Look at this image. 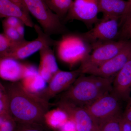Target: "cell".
<instances>
[{
	"label": "cell",
	"instance_id": "obj_1",
	"mask_svg": "<svg viewBox=\"0 0 131 131\" xmlns=\"http://www.w3.org/2000/svg\"><path fill=\"white\" fill-rule=\"evenodd\" d=\"M3 86L8 99L9 112L16 123L46 125L45 114L52 106V103L27 91L20 81Z\"/></svg>",
	"mask_w": 131,
	"mask_h": 131
},
{
	"label": "cell",
	"instance_id": "obj_2",
	"mask_svg": "<svg viewBox=\"0 0 131 131\" xmlns=\"http://www.w3.org/2000/svg\"><path fill=\"white\" fill-rule=\"evenodd\" d=\"M89 75H80L68 89L59 95V100L85 107L112 91L114 78Z\"/></svg>",
	"mask_w": 131,
	"mask_h": 131
},
{
	"label": "cell",
	"instance_id": "obj_3",
	"mask_svg": "<svg viewBox=\"0 0 131 131\" xmlns=\"http://www.w3.org/2000/svg\"><path fill=\"white\" fill-rule=\"evenodd\" d=\"M55 46L59 59L71 67L81 63L92 50L91 45L81 33L63 34Z\"/></svg>",
	"mask_w": 131,
	"mask_h": 131
},
{
	"label": "cell",
	"instance_id": "obj_4",
	"mask_svg": "<svg viewBox=\"0 0 131 131\" xmlns=\"http://www.w3.org/2000/svg\"><path fill=\"white\" fill-rule=\"evenodd\" d=\"M30 14L36 19L45 33L50 36L68 32L60 17L44 0H20Z\"/></svg>",
	"mask_w": 131,
	"mask_h": 131
},
{
	"label": "cell",
	"instance_id": "obj_5",
	"mask_svg": "<svg viewBox=\"0 0 131 131\" xmlns=\"http://www.w3.org/2000/svg\"><path fill=\"white\" fill-rule=\"evenodd\" d=\"M129 40H121L102 42L91 46L92 50L81 63L82 74L90 72L110 60L122 51Z\"/></svg>",
	"mask_w": 131,
	"mask_h": 131
},
{
	"label": "cell",
	"instance_id": "obj_6",
	"mask_svg": "<svg viewBox=\"0 0 131 131\" xmlns=\"http://www.w3.org/2000/svg\"><path fill=\"white\" fill-rule=\"evenodd\" d=\"M35 31L38 34L37 38L32 41L25 42L12 50L0 55V59L12 58L17 60H21L30 56L43 47L47 46H55L57 40H54L50 36L46 34L41 27L35 24Z\"/></svg>",
	"mask_w": 131,
	"mask_h": 131
},
{
	"label": "cell",
	"instance_id": "obj_7",
	"mask_svg": "<svg viewBox=\"0 0 131 131\" xmlns=\"http://www.w3.org/2000/svg\"><path fill=\"white\" fill-rule=\"evenodd\" d=\"M52 104L67 114L69 119L74 122L77 131H99V125L86 108L62 100Z\"/></svg>",
	"mask_w": 131,
	"mask_h": 131
},
{
	"label": "cell",
	"instance_id": "obj_8",
	"mask_svg": "<svg viewBox=\"0 0 131 131\" xmlns=\"http://www.w3.org/2000/svg\"><path fill=\"white\" fill-rule=\"evenodd\" d=\"M121 22L119 19L102 18L89 31L82 33V35L91 46L116 40L119 34Z\"/></svg>",
	"mask_w": 131,
	"mask_h": 131
},
{
	"label": "cell",
	"instance_id": "obj_9",
	"mask_svg": "<svg viewBox=\"0 0 131 131\" xmlns=\"http://www.w3.org/2000/svg\"><path fill=\"white\" fill-rule=\"evenodd\" d=\"M100 13L98 0H74L63 23L79 20L90 28L100 21L98 18Z\"/></svg>",
	"mask_w": 131,
	"mask_h": 131
},
{
	"label": "cell",
	"instance_id": "obj_10",
	"mask_svg": "<svg viewBox=\"0 0 131 131\" xmlns=\"http://www.w3.org/2000/svg\"><path fill=\"white\" fill-rule=\"evenodd\" d=\"M121 101L112 91L84 107L100 126L104 121L121 113Z\"/></svg>",
	"mask_w": 131,
	"mask_h": 131
},
{
	"label": "cell",
	"instance_id": "obj_11",
	"mask_svg": "<svg viewBox=\"0 0 131 131\" xmlns=\"http://www.w3.org/2000/svg\"><path fill=\"white\" fill-rule=\"evenodd\" d=\"M81 74L79 68L72 71H64L59 70L49 81L48 86L37 95L49 102L52 98L68 89Z\"/></svg>",
	"mask_w": 131,
	"mask_h": 131
},
{
	"label": "cell",
	"instance_id": "obj_12",
	"mask_svg": "<svg viewBox=\"0 0 131 131\" xmlns=\"http://www.w3.org/2000/svg\"><path fill=\"white\" fill-rule=\"evenodd\" d=\"M131 57V41L122 51L110 60L90 72L88 74L114 78Z\"/></svg>",
	"mask_w": 131,
	"mask_h": 131
},
{
	"label": "cell",
	"instance_id": "obj_13",
	"mask_svg": "<svg viewBox=\"0 0 131 131\" xmlns=\"http://www.w3.org/2000/svg\"><path fill=\"white\" fill-rule=\"evenodd\" d=\"M30 14L20 0H0V17H15L24 22L27 26L34 27Z\"/></svg>",
	"mask_w": 131,
	"mask_h": 131
},
{
	"label": "cell",
	"instance_id": "obj_14",
	"mask_svg": "<svg viewBox=\"0 0 131 131\" xmlns=\"http://www.w3.org/2000/svg\"><path fill=\"white\" fill-rule=\"evenodd\" d=\"M112 92L121 101H128L130 98L131 57L114 77Z\"/></svg>",
	"mask_w": 131,
	"mask_h": 131
},
{
	"label": "cell",
	"instance_id": "obj_15",
	"mask_svg": "<svg viewBox=\"0 0 131 131\" xmlns=\"http://www.w3.org/2000/svg\"><path fill=\"white\" fill-rule=\"evenodd\" d=\"M27 65L13 59H0L1 77L11 82L20 81L25 77Z\"/></svg>",
	"mask_w": 131,
	"mask_h": 131
},
{
	"label": "cell",
	"instance_id": "obj_16",
	"mask_svg": "<svg viewBox=\"0 0 131 131\" xmlns=\"http://www.w3.org/2000/svg\"><path fill=\"white\" fill-rule=\"evenodd\" d=\"M40 63L38 69L39 74L46 82H49L59 69L54 52L51 47L47 46L39 51Z\"/></svg>",
	"mask_w": 131,
	"mask_h": 131
},
{
	"label": "cell",
	"instance_id": "obj_17",
	"mask_svg": "<svg viewBox=\"0 0 131 131\" xmlns=\"http://www.w3.org/2000/svg\"><path fill=\"white\" fill-rule=\"evenodd\" d=\"M20 81L25 89L36 95L47 86V82L39 74L37 68L30 64L28 63L25 77Z\"/></svg>",
	"mask_w": 131,
	"mask_h": 131
},
{
	"label": "cell",
	"instance_id": "obj_18",
	"mask_svg": "<svg viewBox=\"0 0 131 131\" xmlns=\"http://www.w3.org/2000/svg\"><path fill=\"white\" fill-rule=\"evenodd\" d=\"M100 13L102 18H116L122 21L128 6L125 0H98Z\"/></svg>",
	"mask_w": 131,
	"mask_h": 131
},
{
	"label": "cell",
	"instance_id": "obj_19",
	"mask_svg": "<svg viewBox=\"0 0 131 131\" xmlns=\"http://www.w3.org/2000/svg\"><path fill=\"white\" fill-rule=\"evenodd\" d=\"M69 119L67 114L58 107L49 110L45 115L46 125L55 129L62 127Z\"/></svg>",
	"mask_w": 131,
	"mask_h": 131
},
{
	"label": "cell",
	"instance_id": "obj_20",
	"mask_svg": "<svg viewBox=\"0 0 131 131\" xmlns=\"http://www.w3.org/2000/svg\"><path fill=\"white\" fill-rule=\"evenodd\" d=\"M73 0H47V5L63 22Z\"/></svg>",
	"mask_w": 131,
	"mask_h": 131
},
{
	"label": "cell",
	"instance_id": "obj_21",
	"mask_svg": "<svg viewBox=\"0 0 131 131\" xmlns=\"http://www.w3.org/2000/svg\"><path fill=\"white\" fill-rule=\"evenodd\" d=\"M121 113L107 120L99 126V131H121Z\"/></svg>",
	"mask_w": 131,
	"mask_h": 131
},
{
	"label": "cell",
	"instance_id": "obj_22",
	"mask_svg": "<svg viewBox=\"0 0 131 131\" xmlns=\"http://www.w3.org/2000/svg\"><path fill=\"white\" fill-rule=\"evenodd\" d=\"M0 88V117H10L9 103L3 84L1 83Z\"/></svg>",
	"mask_w": 131,
	"mask_h": 131
},
{
	"label": "cell",
	"instance_id": "obj_23",
	"mask_svg": "<svg viewBox=\"0 0 131 131\" xmlns=\"http://www.w3.org/2000/svg\"><path fill=\"white\" fill-rule=\"evenodd\" d=\"M24 42L20 44L15 43L8 39L4 33H2L0 34V55L12 50Z\"/></svg>",
	"mask_w": 131,
	"mask_h": 131
},
{
	"label": "cell",
	"instance_id": "obj_24",
	"mask_svg": "<svg viewBox=\"0 0 131 131\" xmlns=\"http://www.w3.org/2000/svg\"><path fill=\"white\" fill-rule=\"evenodd\" d=\"M15 131H49L45 125L35 123H16Z\"/></svg>",
	"mask_w": 131,
	"mask_h": 131
},
{
	"label": "cell",
	"instance_id": "obj_25",
	"mask_svg": "<svg viewBox=\"0 0 131 131\" xmlns=\"http://www.w3.org/2000/svg\"><path fill=\"white\" fill-rule=\"evenodd\" d=\"M3 27L4 34L12 42L19 44L26 41L25 38L22 37L19 34L15 28L7 26H3Z\"/></svg>",
	"mask_w": 131,
	"mask_h": 131
},
{
	"label": "cell",
	"instance_id": "obj_26",
	"mask_svg": "<svg viewBox=\"0 0 131 131\" xmlns=\"http://www.w3.org/2000/svg\"><path fill=\"white\" fill-rule=\"evenodd\" d=\"M16 124L12 117H0V131H15Z\"/></svg>",
	"mask_w": 131,
	"mask_h": 131
},
{
	"label": "cell",
	"instance_id": "obj_27",
	"mask_svg": "<svg viewBox=\"0 0 131 131\" xmlns=\"http://www.w3.org/2000/svg\"><path fill=\"white\" fill-rule=\"evenodd\" d=\"M23 22L18 18L8 17L5 18L2 21L3 26H7L15 28L20 23Z\"/></svg>",
	"mask_w": 131,
	"mask_h": 131
},
{
	"label": "cell",
	"instance_id": "obj_28",
	"mask_svg": "<svg viewBox=\"0 0 131 131\" xmlns=\"http://www.w3.org/2000/svg\"><path fill=\"white\" fill-rule=\"evenodd\" d=\"M120 124L121 131H131V122L124 118L122 115Z\"/></svg>",
	"mask_w": 131,
	"mask_h": 131
},
{
	"label": "cell",
	"instance_id": "obj_29",
	"mask_svg": "<svg viewBox=\"0 0 131 131\" xmlns=\"http://www.w3.org/2000/svg\"><path fill=\"white\" fill-rule=\"evenodd\" d=\"M128 102L125 112L122 114V116L125 119L131 122V97Z\"/></svg>",
	"mask_w": 131,
	"mask_h": 131
},
{
	"label": "cell",
	"instance_id": "obj_30",
	"mask_svg": "<svg viewBox=\"0 0 131 131\" xmlns=\"http://www.w3.org/2000/svg\"><path fill=\"white\" fill-rule=\"evenodd\" d=\"M25 24L24 22H21L15 28L16 31L22 37L25 38Z\"/></svg>",
	"mask_w": 131,
	"mask_h": 131
},
{
	"label": "cell",
	"instance_id": "obj_31",
	"mask_svg": "<svg viewBox=\"0 0 131 131\" xmlns=\"http://www.w3.org/2000/svg\"><path fill=\"white\" fill-rule=\"evenodd\" d=\"M127 2H128V6H127V9L122 21H124V20L127 19V18H128V17H129L131 14V0H128Z\"/></svg>",
	"mask_w": 131,
	"mask_h": 131
},
{
	"label": "cell",
	"instance_id": "obj_32",
	"mask_svg": "<svg viewBox=\"0 0 131 131\" xmlns=\"http://www.w3.org/2000/svg\"><path fill=\"white\" fill-rule=\"evenodd\" d=\"M126 30V32L129 34L130 37H131V20L129 22L128 25L127 26Z\"/></svg>",
	"mask_w": 131,
	"mask_h": 131
},
{
	"label": "cell",
	"instance_id": "obj_33",
	"mask_svg": "<svg viewBox=\"0 0 131 131\" xmlns=\"http://www.w3.org/2000/svg\"><path fill=\"white\" fill-rule=\"evenodd\" d=\"M59 131H77L76 129H73V130H61Z\"/></svg>",
	"mask_w": 131,
	"mask_h": 131
},
{
	"label": "cell",
	"instance_id": "obj_34",
	"mask_svg": "<svg viewBox=\"0 0 131 131\" xmlns=\"http://www.w3.org/2000/svg\"><path fill=\"white\" fill-rule=\"evenodd\" d=\"M45 2L47 4V0H44Z\"/></svg>",
	"mask_w": 131,
	"mask_h": 131
}]
</instances>
